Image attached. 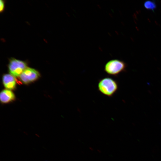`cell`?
<instances>
[{
    "label": "cell",
    "instance_id": "cell-7",
    "mask_svg": "<svg viewBox=\"0 0 161 161\" xmlns=\"http://www.w3.org/2000/svg\"><path fill=\"white\" fill-rule=\"evenodd\" d=\"M144 6L146 9L153 11H154L156 8V5L155 2L150 0L145 1L144 4Z\"/></svg>",
    "mask_w": 161,
    "mask_h": 161
},
{
    "label": "cell",
    "instance_id": "cell-2",
    "mask_svg": "<svg viewBox=\"0 0 161 161\" xmlns=\"http://www.w3.org/2000/svg\"><path fill=\"white\" fill-rule=\"evenodd\" d=\"M126 67V64L124 61L118 59H113L106 63L104 71L109 75L116 76L124 71Z\"/></svg>",
    "mask_w": 161,
    "mask_h": 161
},
{
    "label": "cell",
    "instance_id": "cell-8",
    "mask_svg": "<svg viewBox=\"0 0 161 161\" xmlns=\"http://www.w3.org/2000/svg\"><path fill=\"white\" fill-rule=\"evenodd\" d=\"M5 7V2L4 0L0 1V12H3L4 10Z\"/></svg>",
    "mask_w": 161,
    "mask_h": 161
},
{
    "label": "cell",
    "instance_id": "cell-5",
    "mask_svg": "<svg viewBox=\"0 0 161 161\" xmlns=\"http://www.w3.org/2000/svg\"><path fill=\"white\" fill-rule=\"evenodd\" d=\"M3 83L4 87L8 90L14 89L16 86V82L14 77L10 74H6L3 75Z\"/></svg>",
    "mask_w": 161,
    "mask_h": 161
},
{
    "label": "cell",
    "instance_id": "cell-6",
    "mask_svg": "<svg viewBox=\"0 0 161 161\" xmlns=\"http://www.w3.org/2000/svg\"><path fill=\"white\" fill-rule=\"evenodd\" d=\"M15 95L13 93L8 89L3 90L0 93L1 101L3 103H7L14 100Z\"/></svg>",
    "mask_w": 161,
    "mask_h": 161
},
{
    "label": "cell",
    "instance_id": "cell-1",
    "mask_svg": "<svg viewBox=\"0 0 161 161\" xmlns=\"http://www.w3.org/2000/svg\"><path fill=\"white\" fill-rule=\"evenodd\" d=\"M98 90L101 94L109 97H112L118 89L116 81L110 77L100 79L98 83Z\"/></svg>",
    "mask_w": 161,
    "mask_h": 161
},
{
    "label": "cell",
    "instance_id": "cell-3",
    "mask_svg": "<svg viewBox=\"0 0 161 161\" xmlns=\"http://www.w3.org/2000/svg\"><path fill=\"white\" fill-rule=\"evenodd\" d=\"M10 74L14 77H19L27 67L26 62L11 58L8 65Z\"/></svg>",
    "mask_w": 161,
    "mask_h": 161
},
{
    "label": "cell",
    "instance_id": "cell-4",
    "mask_svg": "<svg viewBox=\"0 0 161 161\" xmlns=\"http://www.w3.org/2000/svg\"><path fill=\"white\" fill-rule=\"evenodd\" d=\"M40 76V74L37 71L34 69L27 67L19 77L23 83L27 84L36 80Z\"/></svg>",
    "mask_w": 161,
    "mask_h": 161
}]
</instances>
